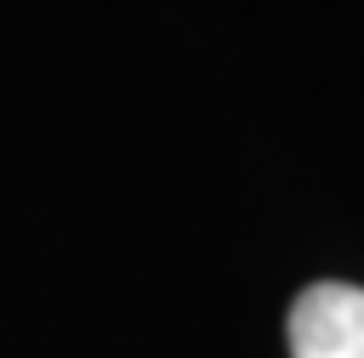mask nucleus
Segmentation results:
<instances>
[{"instance_id": "f257e3e1", "label": "nucleus", "mask_w": 364, "mask_h": 358, "mask_svg": "<svg viewBox=\"0 0 364 358\" xmlns=\"http://www.w3.org/2000/svg\"><path fill=\"white\" fill-rule=\"evenodd\" d=\"M284 341L290 358H364V290L341 278L307 284L290 301Z\"/></svg>"}]
</instances>
